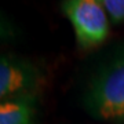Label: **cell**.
<instances>
[{"label":"cell","mask_w":124,"mask_h":124,"mask_svg":"<svg viewBox=\"0 0 124 124\" xmlns=\"http://www.w3.org/2000/svg\"><path fill=\"white\" fill-rule=\"evenodd\" d=\"M62 10L81 48H91L109 35V15L99 0H63Z\"/></svg>","instance_id":"obj_1"},{"label":"cell","mask_w":124,"mask_h":124,"mask_svg":"<svg viewBox=\"0 0 124 124\" xmlns=\"http://www.w3.org/2000/svg\"><path fill=\"white\" fill-rule=\"evenodd\" d=\"M88 106L103 120L124 117V55L98 76L88 93Z\"/></svg>","instance_id":"obj_2"},{"label":"cell","mask_w":124,"mask_h":124,"mask_svg":"<svg viewBox=\"0 0 124 124\" xmlns=\"http://www.w3.org/2000/svg\"><path fill=\"white\" fill-rule=\"evenodd\" d=\"M37 83V70L31 63L3 55L0 59V97L8 99L13 97L31 94Z\"/></svg>","instance_id":"obj_3"},{"label":"cell","mask_w":124,"mask_h":124,"mask_svg":"<svg viewBox=\"0 0 124 124\" xmlns=\"http://www.w3.org/2000/svg\"><path fill=\"white\" fill-rule=\"evenodd\" d=\"M36 99L23 94L4 99L0 105V124H35Z\"/></svg>","instance_id":"obj_4"},{"label":"cell","mask_w":124,"mask_h":124,"mask_svg":"<svg viewBox=\"0 0 124 124\" xmlns=\"http://www.w3.org/2000/svg\"><path fill=\"white\" fill-rule=\"evenodd\" d=\"M113 22L124 21V0H99Z\"/></svg>","instance_id":"obj_5"}]
</instances>
